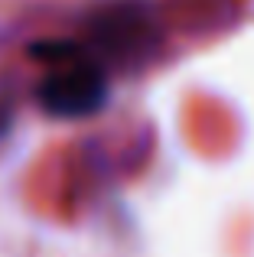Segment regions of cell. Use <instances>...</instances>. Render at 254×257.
<instances>
[{"instance_id":"2","label":"cell","mask_w":254,"mask_h":257,"mask_svg":"<svg viewBox=\"0 0 254 257\" xmlns=\"http://www.w3.org/2000/svg\"><path fill=\"white\" fill-rule=\"evenodd\" d=\"M7 131H10V107L0 101V140L7 137Z\"/></svg>"},{"instance_id":"1","label":"cell","mask_w":254,"mask_h":257,"mask_svg":"<svg viewBox=\"0 0 254 257\" xmlns=\"http://www.w3.org/2000/svg\"><path fill=\"white\" fill-rule=\"evenodd\" d=\"M43 59H56L59 62L46 75V82L39 85L43 111H49L52 117H85V114H95L104 104L108 82H104V72L95 62L82 59L75 49L43 56Z\"/></svg>"}]
</instances>
